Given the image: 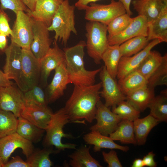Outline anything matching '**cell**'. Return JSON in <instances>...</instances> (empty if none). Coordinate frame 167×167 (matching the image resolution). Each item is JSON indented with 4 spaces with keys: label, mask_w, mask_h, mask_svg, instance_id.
<instances>
[{
    "label": "cell",
    "mask_w": 167,
    "mask_h": 167,
    "mask_svg": "<svg viewBox=\"0 0 167 167\" xmlns=\"http://www.w3.org/2000/svg\"><path fill=\"white\" fill-rule=\"evenodd\" d=\"M148 23L143 17L138 15L133 18L129 25L120 33L112 36H108L109 45H118L134 37L147 36Z\"/></svg>",
    "instance_id": "5bb4252c"
},
{
    "label": "cell",
    "mask_w": 167,
    "mask_h": 167,
    "mask_svg": "<svg viewBox=\"0 0 167 167\" xmlns=\"http://www.w3.org/2000/svg\"><path fill=\"white\" fill-rule=\"evenodd\" d=\"M167 85V54L163 56L162 62L148 80L147 86L152 88Z\"/></svg>",
    "instance_id": "d590c367"
},
{
    "label": "cell",
    "mask_w": 167,
    "mask_h": 167,
    "mask_svg": "<svg viewBox=\"0 0 167 167\" xmlns=\"http://www.w3.org/2000/svg\"><path fill=\"white\" fill-rule=\"evenodd\" d=\"M33 19L32 40L30 49L34 56L40 60L51 48L52 41L50 37L48 26L44 22Z\"/></svg>",
    "instance_id": "8fae6325"
},
{
    "label": "cell",
    "mask_w": 167,
    "mask_h": 167,
    "mask_svg": "<svg viewBox=\"0 0 167 167\" xmlns=\"http://www.w3.org/2000/svg\"><path fill=\"white\" fill-rule=\"evenodd\" d=\"M18 122L12 112L0 110V139L16 132Z\"/></svg>",
    "instance_id": "e575fe53"
},
{
    "label": "cell",
    "mask_w": 167,
    "mask_h": 167,
    "mask_svg": "<svg viewBox=\"0 0 167 167\" xmlns=\"http://www.w3.org/2000/svg\"><path fill=\"white\" fill-rule=\"evenodd\" d=\"M163 56L158 51H151L136 70L148 80L161 64Z\"/></svg>",
    "instance_id": "d6a6232c"
},
{
    "label": "cell",
    "mask_w": 167,
    "mask_h": 167,
    "mask_svg": "<svg viewBox=\"0 0 167 167\" xmlns=\"http://www.w3.org/2000/svg\"><path fill=\"white\" fill-rule=\"evenodd\" d=\"M54 70V77L47 88V103L53 102L62 96L67 85L70 84L65 62Z\"/></svg>",
    "instance_id": "d6986e66"
},
{
    "label": "cell",
    "mask_w": 167,
    "mask_h": 167,
    "mask_svg": "<svg viewBox=\"0 0 167 167\" xmlns=\"http://www.w3.org/2000/svg\"><path fill=\"white\" fill-rule=\"evenodd\" d=\"M122 55L119 45H109L102 57L106 69L114 79L117 77L119 63Z\"/></svg>",
    "instance_id": "f546056e"
},
{
    "label": "cell",
    "mask_w": 167,
    "mask_h": 167,
    "mask_svg": "<svg viewBox=\"0 0 167 167\" xmlns=\"http://www.w3.org/2000/svg\"><path fill=\"white\" fill-rule=\"evenodd\" d=\"M9 18L4 10L0 8V34L7 36L12 35V30L9 24Z\"/></svg>",
    "instance_id": "60d3db41"
},
{
    "label": "cell",
    "mask_w": 167,
    "mask_h": 167,
    "mask_svg": "<svg viewBox=\"0 0 167 167\" xmlns=\"http://www.w3.org/2000/svg\"><path fill=\"white\" fill-rule=\"evenodd\" d=\"M104 161L108 164V167H122V165L118 157L116 152L113 149L109 152H102Z\"/></svg>",
    "instance_id": "b9f144b4"
},
{
    "label": "cell",
    "mask_w": 167,
    "mask_h": 167,
    "mask_svg": "<svg viewBox=\"0 0 167 167\" xmlns=\"http://www.w3.org/2000/svg\"><path fill=\"white\" fill-rule=\"evenodd\" d=\"M99 73L102 88L100 94L104 99L105 106L113 107L126 100V96L121 91L118 83L109 74L105 66H102Z\"/></svg>",
    "instance_id": "9c48e42d"
},
{
    "label": "cell",
    "mask_w": 167,
    "mask_h": 167,
    "mask_svg": "<svg viewBox=\"0 0 167 167\" xmlns=\"http://www.w3.org/2000/svg\"><path fill=\"white\" fill-rule=\"evenodd\" d=\"M112 111L118 115L121 120L133 122L139 118L140 113L126 100L121 101L116 106L112 107Z\"/></svg>",
    "instance_id": "8d00e7d4"
},
{
    "label": "cell",
    "mask_w": 167,
    "mask_h": 167,
    "mask_svg": "<svg viewBox=\"0 0 167 167\" xmlns=\"http://www.w3.org/2000/svg\"><path fill=\"white\" fill-rule=\"evenodd\" d=\"M64 108L71 122L85 124L95 119L96 105L100 100L101 82L88 86L74 85Z\"/></svg>",
    "instance_id": "6da1fadb"
},
{
    "label": "cell",
    "mask_w": 167,
    "mask_h": 167,
    "mask_svg": "<svg viewBox=\"0 0 167 167\" xmlns=\"http://www.w3.org/2000/svg\"><path fill=\"white\" fill-rule=\"evenodd\" d=\"M0 8L10 10L15 14L19 11L26 12L28 9L21 0H0Z\"/></svg>",
    "instance_id": "ab89813d"
},
{
    "label": "cell",
    "mask_w": 167,
    "mask_h": 167,
    "mask_svg": "<svg viewBox=\"0 0 167 167\" xmlns=\"http://www.w3.org/2000/svg\"><path fill=\"white\" fill-rule=\"evenodd\" d=\"M24 106L23 92L18 87L0 86V110L11 112L18 118Z\"/></svg>",
    "instance_id": "7c38bea8"
},
{
    "label": "cell",
    "mask_w": 167,
    "mask_h": 167,
    "mask_svg": "<svg viewBox=\"0 0 167 167\" xmlns=\"http://www.w3.org/2000/svg\"><path fill=\"white\" fill-rule=\"evenodd\" d=\"M148 108L151 115L159 122L167 121V90L164 91L161 95L155 96L150 103Z\"/></svg>",
    "instance_id": "1f68e13d"
},
{
    "label": "cell",
    "mask_w": 167,
    "mask_h": 167,
    "mask_svg": "<svg viewBox=\"0 0 167 167\" xmlns=\"http://www.w3.org/2000/svg\"><path fill=\"white\" fill-rule=\"evenodd\" d=\"M7 36L0 34V53H4L7 48Z\"/></svg>",
    "instance_id": "7dc6e473"
},
{
    "label": "cell",
    "mask_w": 167,
    "mask_h": 167,
    "mask_svg": "<svg viewBox=\"0 0 167 167\" xmlns=\"http://www.w3.org/2000/svg\"><path fill=\"white\" fill-rule=\"evenodd\" d=\"M28 9L31 11L34 10L37 0H21Z\"/></svg>",
    "instance_id": "681fc988"
},
{
    "label": "cell",
    "mask_w": 167,
    "mask_h": 167,
    "mask_svg": "<svg viewBox=\"0 0 167 167\" xmlns=\"http://www.w3.org/2000/svg\"><path fill=\"white\" fill-rule=\"evenodd\" d=\"M74 5H71L69 0H64L54 15L48 29L55 32L54 41H61L66 45L71 32L77 34L75 27Z\"/></svg>",
    "instance_id": "277c9868"
},
{
    "label": "cell",
    "mask_w": 167,
    "mask_h": 167,
    "mask_svg": "<svg viewBox=\"0 0 167 167\" xmlns=\"http://www.w3.org/2000/svg\"><path fill=\"white\" fill-rule=\"evenodd\" d=\"M133 122L137 144L143 145L151 130L159 122L149 114L143 118H137Z\"/></svg>",
    "instance_id": "d4e9b609"
},
{
    "label": "cell",
    "mask_w": 167,
    "mask_h": 167,
    "mask_svg": "<svg viewBox=\"0 0 167 167\" xmlns=\"http://www.w3.org/2000/svg\"><path fill=\"white\" fill-rule=\"evenodd\" d=\"M87 53L96 64H100L102 55L109 45L107 25L88 21L85 25Z\"/></svg>",
    "instance_id": "5b68a950"
},
{
    "label": "cell",
    "mask_w": 167,
    "mask_h": 167,
    "mask_svg": "<svg viewBox=\"0 0 167 167\" xmlns=\"http://www.w3.org/2000/svg\"><path fill=\"white\" fill-rule=\"evenodd\" d=\"M3 163L2 161L0 159V167H3Z\"/></svg>",
    "instance_id": "816d5d0a"
},
{
    "label": "cell",
    "mask_w": 167,
    "mask_h": 167,
    "mask_svg": "<svg viewBox=\"0 0 167 167\" xmlns=\"http://www.w3.org/2000/svg\"><path fill=\"white\" fill-rule=\"evenodd\" d=\"M19 148L22 149L23 153L26 158L34 150L33 143L16 132L0 139V159L4 164L8 161L15 150Z\"/></svg>",
    "instance_id": "30bf717a"
},
{
    "label": "cell",
    "mask_w": 167,
    "mask_h": 167,
    "mask_svg": "<svg viewBox=\"0 0 167 167\" xmlns=\"http://www.w3.org/2000/svg\"><path fill=\"white\" fill-rule=\"evenodd\" d=\"M144 166L142 159L139 158L135 160L131 166V167H143Z\"/></svg>",
    "instance_id": "f907efd6"
},
{
    "label": "cell",
    "mask_w": 167,
    "mask_h": 167,
    "mask_svg": "<svg viewBox=\"0 0 167 167\" xmlns=\"http://www.w3.org/2000/svg\"><path fill=\"white\" fill-rule=\"evenodd\" d=\"M16 132L32 143H37L42 139L45 131L21 116L18 118Z\"/></svg>",
    "instance_id": "4316f807"
},
{
    "label": "cell",
    "mask_w": 167,
    "mask_h": 167,
    "mask_svg": "<svg viewBox=\"0 0 167 167\" xmlns=\"http://www.w3.org/2000/svg\"><path fill=\"white\" fill-rule=\"evenodd\" d=\"M109 136L113 141H118L123 143L137 144L133 121L122 120L115 131Z\"/></svg>",
    "instance_id": "f1b7e54d"
},
{
    "label": "cell",
    "mask_w": 167,
    "mask_h": 167,
    "mask_svg": "<svg viewBox=\"0 0 167 167\" xmlns=\"http://www.w3.org/2000/svg\"><path fill=\"white\" fill-rule=\"evenodd\" d=\"M148 40L157 39L161 42H167V5L155 19L148 24Z\"/></svg>",
    "instance_id": "603a6c76"
},
{
    "label": "cell",
    "mask_w": 167,
    "mask_h": 167,
    "mask_svg": "<svg viewBox=\"0 0 167 167\" xmlns=\"http://www.w3.org/2000/svg\"><path fill=\"white\" fill-rule=\"evenodd\" d=\"M71 122L64 108H62L52 114L50 122L45 130L46 132L44 140L45 147L54 146L60 151L66 149H76V145L72 143H63V138L72 139L71 134L65 133L63 128L67 123Z\"/></svg>",
    "instance_id": "3957f363"
},
{
    "label": "cell",
    "mask_w": 167,
    "mask_h": 167,
    "mask_svg": "<svg viewBox=\"0 0 167 167\" xmlns=\"http://www.w3.org/2000/svg\"><path fill=\"white\" fill-rule=\"evenodd\" d=\"M22 67L18 87L23 92L37 85L41 76L40 60L30 48H22Z\"/></svg>",
    "instance_id": "8992f818"
},
{
    "label": "cell",
    "mask_w": 167,
    "mask_h": 167,
    "mask_svg": "<svg viewBox=\"0 0 167 167\" xmlns=\"http://www.w3.org/2000/svg\"><path fill=\"white\" fill-rule=\"evenodd\" d=\"M108 4L95 2L89 4L85 8V19L107 25L114 18L126 13L122 4L119 1L111 0Z\"/></svg>",
    "instance_id": "52a82bcc"
},
{
    "label": "cell",
    "mask_w": 167,
    "mask_h": 167,
    "mask_svg": "<svg viewBox=\"0 0 167 167\" xmlns=\"http://www.w3.org/2000/svg\"><path fill=\"white\" fill-rule=\"evenodd\" d=\"M123 6L126 13L130 16H131L133 14L131 11L130 10V4L131 3L132 0H119Z\"/></svg>",
    "instance_id": "c3c4849f"
},
{
    "label": "cell",
    "mask_w": 167,
    "mask_h": 167,
    "mask_svg": "<svg viewBox=\"0 0 167 167\" xmlns=\"http://www.w3.org/2000/svg\"><path fill=\"white\" fill-rule=\"evenodd\" d=\"M86 46V42L81 41L74 46L63 49L70 84L83 86L94 84L96 76L101 69L102 67L92 71L85 69L84 57Z\"/></svg>",
    "instance_id": "7a4b0ae2"
},
{
    "label": "cell",
    "mask_w": 167,
    "mask_h": 167,
    "mask_svg": "<svg viewBox=\"0 0 167 167\" xmlns=\"http://www.w3.org/2000/svg\"><path fill=\"white\" fill-rule=\"evenodd\" d=\"M120 89L126 96L130 92L147 85V80L138 71H134L118 79Z\"/></svg>",
    "instance_id": "83f0119b"
},
{
    "label": "cell",
    "mask_w": 167,
    "mask_h": 167,
    "mask_svg": "<svg viewBox=\"0 0 167 167\" xmlns=\"http://www.w3.org/2000/svg\"><path fill=\"white\" fill-rule=\"evenodd\" d=\"M154 89L147 85L142 87L126 95V100L140 112H143L155 96Z\"/></svg>",
    "instance_id": "cb8c5ba5"
},
{
    "label": "cell",
    "mask_w": 167,
    "mask_h": 167,
    "mask_svg": "<svg viewBox=\"0 0 167 167\" xmlns=\"http://www.w3.org/2000/svg\"><path fill=\"white\" fill-rule=\"evenodd\" d=\"M16 15L11 42L21 48H30L32 40L33 19L23 11H18Z\"/></svg>",
    "instance_id": "ba28073f"
},
{
    "label": "cell",
    "mask_w": 167,
    "mask_h": 167,
    "mask_svg": "<svg viewBox=\"0 0 167 167\" xmlns=\"http://www.w3.org/2000/svg\"><path fill=\"white\" fill-rule=\"evenodd\" d=\"M147 36H139L124 42L119 45L122 57H129L138 53L148 44Z\"/></svg>",
    "instance_id": "836d02e7"
},
{
    "label": "cell",
    "mask_w": 167,
    "mask_h": 167,
    "mask_svg": "<svg viewBox=\"0 0 167 167\" xmlns=\"http://www.w3.org/2000/svg\"><path fill=\"white\" fill-rule=\"evenodd\" d=\"M95 119L96 123L89 128L91 131H96L108 136L114 132L122 120L118 115L105 105L100 100L96 105Z\"/></svg>",
    "instance_id": "4fadbf2b"
},
{
    "label": "cell",
    "mask_w": 167,
    "mask_h": 167,
    "mask_svg": "<svg viewBox=\"0 0 167 167\" xmlns=\"http://www.w3.org/2000/svg\"><path fill=\"white\" fill-rule=\"evenodd\" d=\"M13 84V83L7 78L3 71L0 69V86H8Z\"/></svg>",
    "instance_id": "bcb514c9"
},
{
    "label": "cell",
    "mask_w": 167,
    "mask_h": 167,
    "mask_svg": "<svg viewBox=\"0 0 167 167\" xmlns=\"http://www.w3.org/2000/svg\"><path fill=\"white\" fill-rule=\"evenodd\" d=\"M53 113L47 105L25 104L20 116L37 127L45 130Z\"/></svg>",
    "instance_id": "e0dca14e"
},
{
    "label": "cell",
    "mask_w": 167,
    "mask_h": 167,
    "mask_svg": "<svg viewBox=\"0 0 167 167\" xmlns=\"http://www.w3.org/2000/svg\"><path fill=\"white\" fill-rule=\"evenodd\" d=\"M3 72L10 80H14L18 86L22 67V48L11 42L5 51Z\"/></svg>",
    "instance_id": "2e32d148"
},
{
    "label": "cell",
    "mask_w": 167,
    "mask_h": 167,
    "mask_svg": "<svg viewBox=\"0 0 167 167\" xmlns=\"http://www.w3.org/2000/svg\"><path fill=\"white\" fill-rule=\"evenodd\" d=\"M65 62L64 53L54 41L46 55L40 60L41 76L42 81L46 83L51 72L62 63Z\"/></svg>",
    "instance_id": "ac0fdd59"
},
{
    "label": "cell",
    "mask_w": 167,
    "mask_h": 167,
    "mask_svg": "<svg viewBox=\"0 0 167 167\" xmlns=\"http://www.w3.org/2000/svg\"><path fill=\"white\" fill-rule=\"evenodd\" d=\"M100 0H78L74 5L79 10H84L88 4Z\"/></svg>",
    "instance_id": "f6af8a7d"
},
{
    "label": "cell",
    "mask_w": 167,
    "mask_h": 167,
    "mask_svg": "<svg viewBox=\"0 0 167 167\" xmlns=\"http://www.w3.org/2000/svg\"><path fill=\"white\" fill-rule=\"evenodd\" d=\"M133 19L126 13L114 18L107 25L108 36H114L122 32L129 25Z\"/></svg>",
    "instance_id": "74e56055"
},
{
    "label": "cell",
    "mask_w": 167,
    "mask_h": 167,
    "mask_svg": "<svg viewBox=\"0 0 167 167\" xmlns=\"http://www.w3.org/2000/svg\"><path fill=\"white\" fill-rule=\"evenodd\" d=\"M64 0H37L34 10L28 9L27 14L35 19L44 22L48 27Z\"/></svg>",
    "instance_id": "ffe728a7"
},
{
    "label": "cell",
    "mask_w": 167,
    "mask_h": 167,
    "mask_svg": "<svg viewBox=\"0 0 167 167\" xmlns=\"http://www.w3.org/2000/svg\"><path fill=\"white\" fill-rule=\"evenodd\" d=\"M23 94L25 104L47 105V98L44 92L42 89L37 85L23 92Z\"/></svg>",
    "instance_id": "f35d334b"
},
{
    "label": "cell",
    "mask_w": 167,
    "mask_h": 167,
    "mask_svg": "<svg viewBox=\"0 0 167 167\" xmlns=\"http://www.w3.org/2000/svg\"><path fill=\"white\" fill-rule=\"evenodd\" d=\"M3 167H31L26 161H24L19 156L12 157V159L4 164Z\"/></svg>",
    "instance_id": "7bdbcfd3"
},
{
    "label": "cell",
    "mask_w": 167,
    "mask_h": 167,
    "mask_svg": "<svg viewBox=\"0 0 167 167\" xmlns=\"http://www.w3.org/2000/svg\"><path fill=\"white\" fill-rule=\"evenodd\" d=\"M83 139L87 144L94 146L93 149L95 152L100 151L102 148L117 149L125 152H127L129 149L127 146L117 144L109 136L104 135L96 131H91L85 134Z\"/></svg>",
    "instance_id": "7402d4cb"
},
{
    "label": "cell",
    "mask_w": 167,
    "mask_h": 167,
    "mask_svg": "<svg viewBox=\"0 0 167 167\" xmlns=\"http://www.w3.org/2000/svg\"><path fill=\"white\" fill-rule=\"evenodd\" d=\"M131 2L138 15L143 17L148 24L157 17L167 5V0H133Z\"/></svg>",
    "instance_id": "44dd1931"
},
{
    "label": "cell",
    "mask_w": 167,
    "mask_h": 167,
    "mask_svg": "<svg viewBox=\"0 0 167 167\" xmlns=\"http://www.w3.org/2000/svg\"><path fill=\"white\" fill-rule=\"evenodd\" d=\"M161 43L158 39H154L149 42L142 50L133 56L122 57L118 66L116 77L118 79H121L129 73L136 70L152 49Z\"/></svg>",
    "instance_id": "9a60e30c"
},
{
    "label": "cell",
    "mask_w": 167,
    "mask_h": 167,
    "mask_svg": "<svg viewBox=\"0 0 167 167\" xmlns=\"http://www.w3.org/2000/svg\"><path fill=\"white\" fill-rule=\"evenodd\" d=\"M155 154L152 152H150L145 156L142 159L144 166L149 167H156L157 164L154 159Z\"/></svg>",
    "instance_id": "ee69618b"
},
{
    "label": "cell",
    "mask_w": 167,
    "mask_h": 167,
    "mask_svg": "<svg viewBox=\"0 0 167 167\" xmlns=\"http://www.w3.org/2000/svg\"><path fill=\"white\" fill-rule=\"evenodd\" d=\"M59 152L54 150L53 146L45 147L42 149L34 150L26 161L31 167H50L53 163L49 158L50 154Z\"/></svg>",
    "instance_id": "4dcf8cb0"
},
{
    "label": "cell",
    "mask_w": 167,
    "mask_h": 167,
    "mask_svg": "<svg viewBox=\"0 0 167 167\" xmlns=\"http://www.w3.org/2000/svg\"><path fill=\"white\" fill-rule=\"evenodd\" d=\"M90 147L82 146L68 156L69 165L72 167H101L100 163L90 154Z\"/></svg>",
    "instance_id": "484cf974"
}]
</instances>
